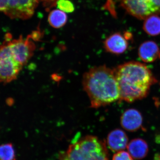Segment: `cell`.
Masks as SVG:
<instances>
[{"label":"cell","mask_w":160,"mask_h":160,"mask_svg":"<svg viewBox=\"0 0 160 160\" xmlns=\"http://www.w3.org/2000/svg\"><path fill=\"white\" fill-rule=\"evenodd\" d=\"M120 100L132 102L147 96L156 80L150 69L139 62H127L114 68Z\"/></svg>","instance_id":"6da1fadb"},{"label":"cell","mask_w":160,"mask_h":160,"mask_svg":"<svg viewBox=\"0 0 160 160\" xmlns=\"http://www.w3.org/2000/svg\"><path fill=\"white\" fill-rule=\"evenodd\" d=\"M82 86L89 97L92 108L108 106L120 100L114 69L106 66H96L85 72Z\"/></svg>","instance_id":"7a4b0ae2"},{"label":"cell","mask_w":160,"mask_h":160,"mask_svg":"<svg viewBox=\"0 0 160 160\" xmlns=\"http://www.w3.org/2000/svg\"><path fill=\"white\" fill-rule=\"evenodd\" d=\"M59 160H109L106 142L96 136L87 135L69 145L61 152Z\"/></svg>","instance_id":"3957f363"},{"label":"cell","mask_w":160,"mask_h":160,"mask_svg":"<svg viewBox=\"0 0 160 160\" xmlns=\"http://www.w3.org/2000/svg\"><path fill=\"white\" fill-rule=\"evenodd\" d=\"M40 0H0V12L11 19L27 20L34 14Z\"/></svg>","instance_id":"277c9868"},{"label":"cell","mask_w":160,"mask_h":160,"mask_svg":"<svg viewBox=\"0 0 160 160\" xmlns=\"http://www.w3.org/2000/svg\"><path fill=\"white\" fill-rule=\"evenodd\" d=\"M22 66L13 57L7 40L0 45V83L7 84L16 79Z\"/></svg>","instance_id":"5b68a950"},{"label":"cell","mask_w":160,"mask_h":160,"mask_svg":"<svg viewBox=\"0 0 160 160\" xmlns=\"http://www.w3.org/2000/svg\"><path fill=\"white\" fill-rule=\"evenodd\" d=\"M121 5L129 14L139 19L160 14V0H121Z\"/></svg>","instance_id":"8992f818"},{"label":"cell","mask_w":160,"mask_h":160,"mask_svg":"<svg viewBox=\"0 0 160 160\" xmlns=\"http://www.w3.org/2000/svg\"><path fill=\"white\" fill-rule=\"evenodd\" d=\"M30 35L24 38L20 36L18 39H12L10 33L5 35V39L7 40L15 59L23 66L33 56L36 49L34 43L30 40Z\"/></svg>","instance_id":"52a82bcc"},{"label":"cell","mask_w":160,"mask_h":160,"mask_svg":"<svg viewBox=\"0 0 160 160\" xmlns=\"http://www.w3.org/2000/svg\"><path fill=\"white\" fill-rule=\"evenodd\" d=\"M132 34L125 32L124 34L117 32L106 38L104 42V47L107 52L115 55L124 53L129 47V40L132 38Z\"/></svg>","instance_id":"ba28073f"},{"label":"cell","mask_w":160,"mask_h":160,"mask_svg":"<svg viewBox=\"0 0 160 160\" xmlns=\"http://www.w3.org/2000/svg\"><path fill=\"white\" fill-rule=\"evenodd\" d=\"M122 127L129 132H135L142 127L143 118L139 111L134 109L126 110L121 116Z\"/></svg>","instance_id":"9c48e42d"},{"label":"cell","mask_w":160,"mask_h":160,"mask_svg":"<svg viewBox=\"0 0 160 160\" xmlns=\"http://www.w3.org/2000/svg\"><path fill=\"white\" fill-rule=\"evenodd\" d=\"M129 138L126 132L121 129H115L109 132L107 138V144L114 152L122 151L127 148Z\"/></svg>","instance_id":"30bf717a"},{"label":"cell","mask_w":160,"mask_h":160,"mask_svg":"<svg viewBox=\"0 0 160 160\" xmlns=\"http://www.w3.org/2000/svg\"><path fill=\"white\" fill-rule=\"evenodd\" d=\"M138 55L143 62H152L160 57V49L157 44L153 41H146L140 45Z\"/></svg>","instance_id":"8fae6325"},{"label":"cell","mask_w":160,"mask_h":160,"mask_svg":"<svg viewBox=\"0 0 160 160\" xmlns=\"http://www.w3.org/2000/svg\"><path fill=\"white\" fill-rule=\"evenodd\" d=\"M127 148L132 158L137 160L146 158L149 152V146L146 141L139 138L131 140Z\"/></svg>","instance_id":"7c38bea8"},{"label":"cell","mask_w":160,"mask_h":160,"mask_svg":"<svg viewBox=\"0 0 160 160\" xmlns=\"http://www.w3.org/2000/svg\"><path fill=\"white\" fill-rule=\"evenodd\" d=\"M143 29L147 34L151 36L160 34V17L152 15L145 19Z\"/></svg>","instance_id":"4fadbf2b"},{"label":"cell","mask_w":160,"mask_h":160,"mask_svg":"<svg viewBox=\"0 0 160 160\" xmlns=\"http://www.w3.org/2000/svg\"><path fill=\"white\" fill-rule=\"evenodd\" d=\"M48 20L52 27L55 29H59L66 25L68 21V17L66 12L58 9H54L50 12Z\"/></svg>","instance_id":"5bb4252c"},{"label":"cell","mask_w":160,"mask_h":160,"mask_svg":"<svg viewBox=\"0 0 160 160\" xmlns=\"http://www.w3.org/2000/svg\"><path fill=\"white\" fill-rule=\"evenodd\" d=\"M15 152L11 143L0 145V160H16Z\"/></svg>","instance_id":"9a60e30c"},{"label":"cell","mask_w":160,"mask_h":160,"mask_svg":"<svg viewBox=\"0 0 160 160\" xmlns=\"http://www.w3.org/2000/svg\"><path fill=\"white\" fill-rule=\"evenodd\" d=\"M57 6L58 9L66 13H71L75 10L74 5L69 0H58Z\"/></svg>","instance_id":"2e32d148"},{"label":"cell","mask_w":160,"mask_h":160,"mask_svg":"<svg viewBox=\"0 0 160 160\" xmlns=\"http://www.w3.org/2000/svg\"><path fill=\"white\" fill-rule=\"evenodd\" d=\"M112 160H133V158L129 152L124 151H119L115 153Z\"/></svg>","instance_id":"e0dca14e"},{"label":"cell","mask_w":160,"mask_h":160,"mask_svg":"<svg viewBox=\"0 0 160 160\" xmlns=\"http://www.w3.org/2000/svg\"><path fill=\"white\" fill-rule=\"evenodd\" d=\"M156 158L155 160H160V155L157 156V157H156Z\"/></svg>","instance_id":"ac0fdd59"}]
</instances>
